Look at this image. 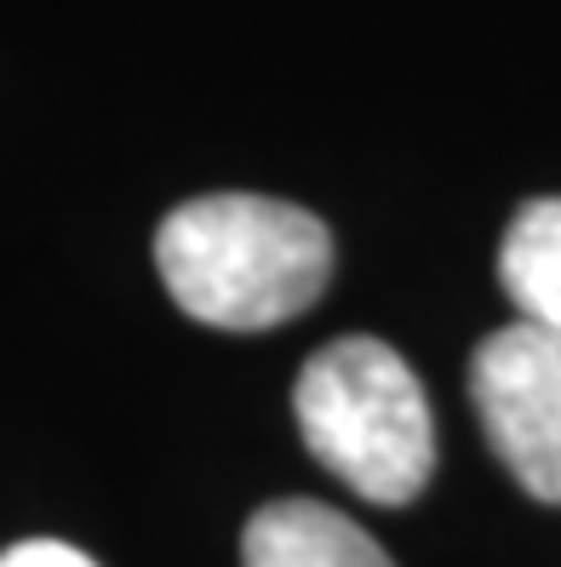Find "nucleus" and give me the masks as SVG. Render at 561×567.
I'll return each mask as SVG.
<instances>
[{"mask_svg": "<svg viewBox=\"0 0 561 567\" xmlns=\"http://www.w3.org/2000/svg\"><path fill=\"white\" fill-rule=\"evenodd\" d=\"M155 264L173 305L201 327L263 332L304 316L333 281L326 224L276 195H201L155 236Z\"/></svg>", "mask_w": 561, "mask_h": 567, "instance_id": "f257e3e1", "label": "nucleus"}, {"mask_svg": "<svg viewBox=\"0 0 561 567\" xmlns=\"http://www.w3.org/2000/svg\"><path fill=\"white\" fill-rule=\"evenodd\" d=\"M304 447L367 505H413L436 471V419L418 373L384 339H333L292 390Z\"/></svg>", "mask_w": 561, "mask_h": 567, "instance_id": "f03ea898", "label": "nucleus"}, {"mask_svg": "<svg viewBox=\"0 0 561 567\" xmlns=\"http://www.w3.org/2000/svg\"><path fill=\"white\" fill-rule=\"evenodd\" d=\"M470 402L505 471L539 505H561V332L499 327L470 361Z\"/></svg>", "mask_w": 561, "mask_h": 567, "instance_id": "7ed1b4c3", "label": "nucleus"}, {"mask_svg": "<svg viewBox=\"0 0 561 567\" xmlns=\"http://www.w3.org/2000/svg\"><path fill=\"white\" fill-rule=\"evenodd\" d=\"M241 567H395L384 545L321 498H276L241 533Z\"/></svg>", "mask_w": 561, "mask_h": 567, "instance_id": "20e7f679", "label": "nucleus"}, {"mask_svg": "<svg viewBox=\"0 0 561 567\" xmlns=\"http://www.w3.org/2000/svg\"><path fill=\"white\" fill-rule=\"evenodd\" d=\"M499 281L521 321L561 332V195L527 202L499 247Z\"/></svg>", "mask_w": 561, "mask_h": 567, "instance_id": "39448f33", "label": "nucleus"}, {"mask_svg": "<svg viewBox=\"0 0 561 567\" xmlns=\"http://www.w3.org/2000/svg\"><path fill=\"white\" fill-rule=\"evenodd\" d=\"M0 567H97V561L75 545H58V539H23L12 550H0Z\"/></svg>", "mask_w": 561, "mask_h": 567, "instance_id": "423d86ee", "label": "nucleus"}]
</instances>
